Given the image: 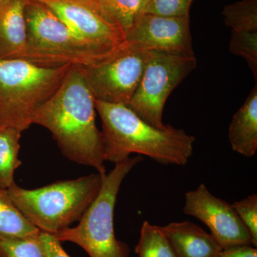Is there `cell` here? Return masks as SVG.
Here are the masks:
<instances>
[{"label": "cell", "instance_id": "1", "mask_svg": "<svg viewBox=\"0 0 257 257\" xmlns=\"http://www.w3.org/2000/svg\"><path fill=\"white\" fill-rule=\"evenodd\" d=\"M95 99L79 67L72 66L58 90L35 113L66 158L106 174L102 134L96 124Z\"/></svg>", "mask_w": 257, "mask_h": 257}, {"label": "cell", "instance_id": "2", "mask_svg": "<svg viewBox=\"0 0 257 257\" xmlns=\"http://www.w3.org/2000/svg\"><path fill=\"white\" fill-rule=\"evenodd\" d=\"M95 106L102 123L105 162L116 164L138 154L162 165L184 166L192 157L196 138L184 130L154 127L124 104L95 100Z\"/></svg>", "mask_w": 257, "mask_h": 257}, {"label": "cell", "instance_id": "3", "mask_svg": "<svg viewBox=\"0 0 257 257\" xmlns=\"http://www.w3.org/2000/svg\"><path fill=\"white\" fill-rule=\"evenodd\" d=\"M104 175L96 172L34 189L15 184L8 192L29 222L42 232L55 235L80 220L97 197Z\"/></svg>", "mask_w": 257, "mask_h": 257}, {"label": "cell", "instance_id": "4", "mask_svg": "<svg viewBox=\"0 0 257 257\" xmlns=\"http://www.w3.org/2000/svg\"><path fill=\"white\" fill-rule=\"evenodd\" d=\"M72 65L45 67L25 60H0V128L20 133L61 87Z\"/></svg>", "mask_w": 257, "mask_h": 257}, {"label": "cell", "instance_id": "5", "mask_svg": "<svg viewBox=\"0 0 257 257\" xmlns=\"http://www.w3.org/2000/svg\"><path fill=\"white\" fill-rule=\"evenodd\" d=\"M143 160L138 155L115 164L113 170L103 176L100 191L79 224L61 230L55 237L61 242L78 245L89 257H131L128 245L115 236L114 208L123 181Z\"/></svg>", "mask_w": 257, "mask_h": 257}, {"label": "cell", "instance_id": "6", "mask_svg": "<svg viewBox=\"0 0 257 257\" xmlns=\"http://www.w3.org/2000/svg\"><path fill=\"white\" fill-rule=\"evenodd\" d=\"M25 18L28 40L25 60L37 65L54 68L69 64L82 68L99 63L113 54L91 46L37 2L28 0Z\"/></svg>", "mask_w": 257, "mask_h": 257}, {"label": "cell", "instance_id": "7", "mask_svg": "<svg viewBox=\"0 0 257 257\" xmlns=\"http://www.w3.org/2000/svg\"><path fill=\"white\" fill-rule=\"evenodd\" d=\"M197 64L194 56L150 52L140 84L126 106L149 124L165 130L162 117L166 101Z\"/></svg>", "mask_w": 257, "mask_h": 257}, {"label": "cell", "instance_id": "8", "mask_svg": "<svg viewBox=\"0 0 257 257\" xmlns=\"http://www.w3.org/2000/svg\"><path fill=\"white\" fill-rule=\"evenodd\" d=\"M150 53L125 41L105 60L79 68L95 100L127 105L143 77Z\"/></svg>", "mask_w": 257, "mask_h": 257}, {"label": "cell", "instance_id": "9", "mask_svg": "<svg viewBox=\"0 0 257 257\" xmlns=\"http://www.w3.org/2000/svg\"><path fill=\"white\" fill-rule=\"evenodd\" d=\"M49 8L84 42L106 54L125 42L121 29L86 0H33Z\"/></svg>", "mask_w": 257, "mask_h": 257}, {"label": "cell", "instance_id": "10", "mask_svg": "<svg viewBox=\"0 0 257 257\" xmlns=\"http://www.w3.org/2000/svg\"><path fill=\"white\" fill-rule=\"evenodd\" d=\"M184 212L207 225L223 249L237 245H253L249 231L232 205L211 194L204 184L186 193Z\"/></svg>", "mask_w": 257, "mask_h": 257}, {"label": "cell", "instance_id": "11", "mask_svg": "<svg viewBox=\"0 0 257 257\" xmlns=\"http://www.w3.org/2000/svg\"><path fill=\"white\" fill-rule=\"evenodd\" d=\"M125 41L150 52L194 56L189 16L163 17L143 13L126 34Z\"/></svg>", "mask_w": 257, "mask_h": 257}, {"label": "cell", "instance_id": "12", "mask_svg": "<svg viewBox=\"0 0 257 257\" xmlns=\"http://www.w3.org/2000/svg\"><path fill=\"white\" fill-rule=\"evenodd\" d=\"M177 257H219L223 248L217 240L189 221L161 226Z\"/></svg>", "mask_w": 257, "mask_h": 257}, {"label": "cell", "instance_id": "13", "mask_svg": "<svg viewBox=\"0 0 257 257\" xmlns=\"http://www.w3.org/2000/svg\"><path fill=\"white\" fill-rule=\"evenodd\" d=\"M28 0L0 5V60H25L27 52L25 8Z\"/></svg>", "mask_w": 257, "mask_h": 257}, {"label": "cell", "instance_id": "14", "mask_svg": "<svg viewBox=\"0 0 257 257\" xmlns=\"http://www.w3.org/2000/svg\"><path fill=\"white\" fill-rule=\"evenodd\" d=\"M229 140L233 151L246 157L257 150V84L231 119Z\"/></svg>", "mask_w": 257, "mask_h": 257}, {"label": "cell", "instance_id": "15", "mask_svg": "<svg viewBox=\"0 0 257 257\" xmlns=\"http://www.w3.org/2000/svg\"><path fill=\"white\" fill-rule=\"evenodd\" d=\"M40 232L15 206L8 189L0 188V237H30L37 236Z\"/></svg>", "mask_w": 257, "mask_h": 257}, {"label": "cell", "instance_id": "16", "mask_svg": "<svg viewBox=\"0 0 257 257\" xmlns=\"http://www.w3.org/2000/svg\"><path fill=\"white\" fill-rule=\"evenodd\" d=\"M21 133L15 128H0V188L8 189L16 184L15 173L22 165L19 159Z\"/></svg>", "mask_w": 257, "mask_h": 257}, {"label": "cell", "instance_id": "17", "mask_svg": "<svg viewBox=\"0 0 257 257\" xmlns=\"http://www.w3.org/2000/svg\"><path fill=\"white\" fill-rule=\"evenodd\" d=\"M135 251L139 257H177L161 226L144 221Z\"/></svg>", "mask_w": 257, "mask_h": 257}, {"label": "cell", "instance_id": "18", "mask_svg": "<svg viewBox=\"0 0 257 257\" xmlns=\"http://www.w3.org/2000/svg\"><path fill=\"white\" fill-rule=\"evenodd\" d=\"M224 23L234 32H257V0H241L226 5Z\"/></svg>", "mask_w": 257, "mask_h": 257}, {"label": "cell", "instance_id": "19", "mask_svg": "<svg viewBox=\"0 0 257 257\" xmlns=\"http://www.w3.org/2000/svg\"><path fill=\"white\" fill-rule=\"evenodd\" d=\"M140 13V0H106V16L121 29L125 36L133 28Z\"/></svg>", "mask_w": 257, "mask_h": 257}, {"label": "cell", "instance_id": "20", "mask_svg": "<svg viewBox=\"0 0 257 257\" xmlns=\"http://www.w3.org/2000/svg\"><path fill=\"white\" fill-rule=\"evenodd\" d=\"M0 257H46L37 236L25 238L0 237Z\"/></svg>", "mask_w": 257, "mask_h": 257}, {"label": "cell", "instance_id": "21", "mask_svg": "<svg viewBox=\"0 0 257 257\" xmlns=\"http://www.w3.org/2000/svg\"><path fill=\"white\" fill-rule=\"evenodd\" d=\"M229 50L235 55L243 57L257 79V32H232Z\"/></svg>", "mask_w": 257, "mask_h": 257}, {"label": "cell", "instance_id": "22", "mask_svg": "<svg viewBox=\"0 0 257 257\" xmlns=\"http://www.w3.org/2000/svg\"><path fill=\"white\" fill-rule=\"evenodd\" d=\"M194 0H150L143 13L163 17L189 16Z\"/></svg>", "mask_w": 257, "mask_h": 257}, {"label": "cell", "instance_id": "23", "mask_svg": "<svg viewBox=\"0 0 257 257\" xmlns=\"http://www.w3.org/2000/svg\"><path fill=\"white\" fill-rule=\"evenodd\" d=\"M240 219L246 226L253 240V246H257V195L248 196L245 199L231 204Z\"/></svg>", "mask_w": 257, "mask_h": 257}, {"label": "cell", "instance_id": "24", "mask_svg": "<svg viewBox=\"0 0 257 257\" xmlns=\"http://www.w3.org/2000/svg\"><path fill=\"white\" fill-rule=\"evenodd\" d=\"M39 239L46 257H71L62 247L61 241L55 235L40 231Z\"/></svg>", "mask_w": 257, "mask_h": 257}, {"label": "cell", "instance_id": "25", "mask_svg": "<svg viewBox=\"0 0 257 257\" xmlns=\"http://www.w3.org/2000/svg\"><path fill=\"white\" fill-rule=\"evenodd\" d=\"M219 257H257V249L253 245H237L224 248Z\"/></svg>", "mask_w": 257, "mask_h": 257}, {"label": "cell", "instance_id": "26", "mask_svg": "<svg viewBox=\"0 0 257 257\" xmlns=\"http://www.w3.org/2000/svg\"><path fill=\"white\" fill-rule=\"evenodd\" d=\"M86 1L89 2V3L94 5L97 9L100 10L101 13H104L106 16L105 13H104V6H105L106 0H86Z\"/></svg>", "mask_w": 257, "mask_h": 257}, {"label": "cell", "instance_id": "27", "mask_svg": "<svg viewBox=\"0 0 257 257\" xmlns=\"http://www.w3.org/2000/svg\"><path fill=\"white\" fill-rule=\"evenodd\" d=\"M140 15L143 13V10L145 9V7L147 5V3L150 2V0H140Z\"/></svg>", "mask_w": 257, "mask_h": 257}, {"label": "cell", "instance_id": "28", "mask_svg": "<svg viewBox=\"0 0 257 257\" xmlns=\"http://www.w3.org/2000/svg\"><path fill=\"white\" fill-rule=\"evenodd\" d=\"M8 1H10V0H0V5L4 4V3Z\"/></svg>", "mask_w": 257, "mask_h": 257}]
</instances>
